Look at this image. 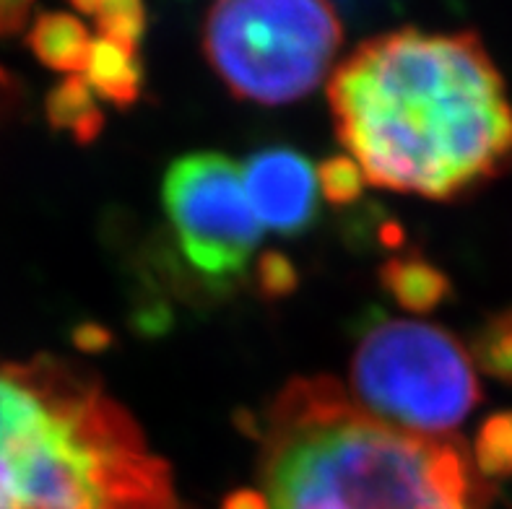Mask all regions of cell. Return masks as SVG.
<instances>
[{
    "instance_id": "4fadbf2b",
    "label": "cell",
    "mask_w": 512,
    "mask_h": 509,
    "mask_svg": "<svg viewBox=\"0 0 512 509\" xmlns=\"http://www.w3.org/2000/svg\"><path fill=\"white\" fill-rule=\"evenodd\" d=\"M471 359L479 369L512 385V310L492 315L476 330Z\"/></svg>"
},
{
    "instance_id": "8992f818",
    "label": "cell",
    "mask_w": 512,
    "mask_h": 509,
    "mask_svg": "<svg viewBox=\"0 0 512 509\" xmlns=\"http://www.w3.org/2000/svg\"><path fill=\"white\" fill-rule=\"evenodd\" d=\"M162 203L177 250L211 286L240 281L263 226L255 219L240 167L216 151L180 156L162 182Z\"/></svg>"
},
{
    "instance_id": "52a82bcc",
    "label": "cell",
    "mask_w": 512,
    "mask_h": 509,
    "mask_svg": "<svg viewBox=\"0 0 512 509\" xmlns=\"http://www.w3.org/2000/svg\"><path fill=\"white\" fill-rule=\"evenodd\" d=\"M242 185L255 219L268 232L297 237L318 219V169L299 151L286 146L255 151L242 167Z\"/></svg>"
},
{
    "instance_id": "30bf717a",
    "label": "cell",
    "mask_w": 512,
    "mask_h": 509,
    "mask_svg": "<svg viewBox=\"0 0 512 509\" xmlns=\"http://www.w3.org/2000/svg\"><path fill=\"white\" fill-rule=\"evenodd\" d=\"M383 286L403 310L429 312L450 294L448 276L419 255H403L385 263Z\"/></svg>"
},
{
    "instance_id": "8fae6325",
    "label": "cell",
    "mask_w": 512,
    "mask_h": 509,
    "mask_svg": "<svg viewBox=\"0 0 512 509\" xmlns=\"http://www.w3.org/2000/svg\"><path fill=\"white\" fill-rule=\"evenodd\" d=\"M47 117L55 128L71 130L78 141L97 138L102 128V104L81 76H68L47 99Z\"/></svg>"
},
{
    "instance_id": "9c48e42d",
    "label": "cell",
    "mask_w": 512,
    "mask_h": 509,
    "mask_svg": "<svg viewBox=\"0 0 512 509\" xmlns=\"http://www.w3.org/2000/svg\"><path fill=\"white\" fill-rule=\"evenodd\" d=\"M91 34L84 21L68 13H42L29 32V47L39 60L68 76H81L91 50Z\"/></svg>"
},
{
    "instance_id": "e0dca14e",
    "label": "cell",
    "mask_w": 512,
    "mask_h": 509,
    "mask_svg": "<svg viewBox=\"0 0 512 509\" xmlns=\"http://www.w3.org/2000/svg\"><path fill=\"white\" fill-rule=\"evenodd\" d=\"M34 0H0V34L19 32L32 13Z\"/></svg>"
},
{
    "instance_id": "3957f363",
    "label": "cell",
    "mask_w": 512,
    "mask_h": 509,
    "mask_svg": "<svg viewBox=\"0 0 512 509\" xmlns=\"http://www.w3.org/2000/svg\"><path fill=\"white\" fill-rule=\"evenodd\" d=\"M0 509H180L169 468L94 377L0 364Z\"/></svg>"
},
{
    "instance_id": "5bb4252c",
    "label": "cell",
    "mask_w": 512,
    "mask_h": 509,
    "mask_svg": "<svg viewBox=\"0 0 512 509\" xmlns=\"http://www.w3.org/2000/svg\"><path fill=\"white\" fill-rule=\"evenodd\" d=\"M471 455L484 481L512 476V413H497L484 421Z\"/></svg>"
},
{
    "instance_id": "9a60e30c",
    "label": "cell",
    "mask_w": 512,
    "mask_h": 509,
    "mask_svg": "<svg viewBox=\"0 0 512 509\" xmlns=\"http://www.w3.org/2000/svg\"><path fill=\"white\" fill-rule=\"evenodd\" d=\"M320 193L333 206H351L364 190V174L349 154L333 156L318 167Z\"/></svg>"
},
{
    "instance_id": "5b68a950",
    "label": "cell",
    "mask_w": 512,
    "mask_h": 509,
    "mask_svg": "<svg viewBox=\"0 0 512 509\" xmlns=\"http://www.w3.org/2000/svg\"><path fill=\"white\" fill-rule=\"evenodd\" d=\"M354 400L375 419L422 437H448L481 400L476 364L437 325L383 320L351 356Z\"/></svg>"
},
{
    "instance_id": "6da1fadb",
    "label": "cell",
    "mask_w": 512,
    "mask_h": 509,
    "mask_svg": "<svg viewBox=\"0 0 512 509\" xmlns=\"http://www.w3.org/2000/svg\"><path fill=\"white\" fill-rule=\"evenodd\" d=\"M336 133L364 180L450 200L512 162V104L474 34L375 37L328 84Z\"/></svg>"
},
{
    "instance_id": "ba28073f",
    "label": "cell",
    "mask_w": 512,
    "mask_h": 509,
    "mask_svg": "<svg viewBox=\"0 0 512 509\" xmlns=\"http://www.w3.org/2000/svg\"><path fill=\"white\" fill-rule=\"evenodd\" d=\"M84 84L99 102L128 107L141 97V63L138 52L104 37L91 39L89 58L81 71Z\"/></svg>"
},
{
    "instance_id": "7c38bea8",
    "label": "cell",
    "mask_w": 512,
    "mask_h": 509,
    "mask_svg": "<svg viewBox=\"0 0 512 509\" xmlns=\"http://www.w3.org/2000/svg\"><path fill=\"white\" fill-rule=\"evenodd\" d=\"M73 6L94 19L97 37L138 52L143 37V0H73Z\"/></svg>"
},
{
    "instance_id": "7a4b0ae2",
    "label": "cell",
    "mask_w": 512,
    "mask_h": 509,
    "mask_svg": "<svg viewBox=\"0 0 512 509\" xmlns=\"http://www.w3.org/2000/svg\"><path fill=\"white\" fill-rule=\"evenodd\" d=\"M268 509H484L461 439L375 419L333 377L286 385L258 426Z\"/></svg>"
},
{
    "instance_id": "277c9868",
    "label": "cell",
    "mask_w": 512,
    "mask_h": 509,
    "mask_svg": "<svg viewBox=\"0 0 512 509\" xmlns=\"http://www.w3.org/2000/svg\"><path fill=\"white\" fill-rule=\"evenodd\" d=\"M344 29L331 0H214L203 50L234 97L289 104L331 71Z\"/></svg>"
},
{
    "instance_id": "2e32d148",
    "label": "cell",
    "mask_w": 512,
    "mask_h": 509,
    "mask_svg": "<svg viewBox=\"0 0 512 509\" xmlns=\"http://www.w3.org/2000/svg\"><path fill=\"white\" fill-rule=\"evenodd\" d=\"M258 281L266 297H284L286 291H292L297 286V273H294L292 263L284 255L268 252L266 258L260 260Z\"/></svg>"
},
{
    "instance_id": "ac0fdd59",
    "label": "cell",
    "mask_w": 512,
    "mask_h": 509,
    "mask_svg": "<svg viewBox=\"0 0 512 509\" xmlns=\"http://www.w3.org/2000/svg\"><path fill=\"white\" fill-rule=\"evenodd\" d=\"M221 509H268L266 499L260 491H237L232 497H227Z\"/></svg>"
}]
</instances>
